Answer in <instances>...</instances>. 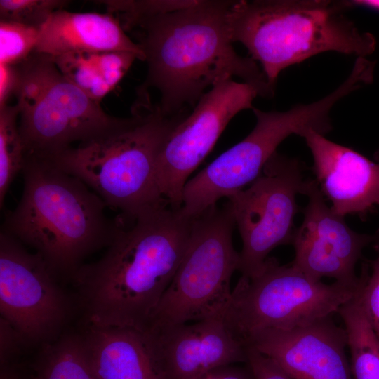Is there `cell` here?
I'll list each match as a JSON object with an SVG mask.
<instances>
[{"label": "cell", "mask_w": 379, "mask_h": 379, "mask_svg": "<svg viewBox=\"0 0 379 379\" xmlns=\"http://www.w3.org/2000/svg\"><path fill=\"white\" fill-rule=\"evenodd\" d=\"M106 6L107 12L119 17L121 24L135 18L168 12L191 5L194 0L180 1H100Z\"/></svg>", "instance_id": "cell-26"}, {"label": "cell", "mask_w": 379, "mask_h": 379, "mask_svg": "<svg viewBox=\"0 0 379 379\" xmlns=\"http://www.w3.org/2000/svg\"><path fill=\"white\" fill-rule=\"evenodd\" d=\"M30 379H98L81 334L63 333L42 345Z\"/></svg>", "instance_id": "cell-20"}, {"label": "cell", "mask_w": 379, "mask_h": 379, "mask_svg": "<svg viewBox=\"0 0 379 379\" xmlns=\"http://www.w3.org/2000/svg\"><path fill=\"white\" fill-rule=\"evenodd\" d=\"M235 227L228 201L192 218L184 256L145 330L223 317L239 265Z\"/></svg>", "instance_id": "cell-7"}, {"label": "cell", "mask_w": 379, "mask_h": 379, "mask_svg": "<svg viewBox=\"0 0 379 379\" xmlns=\"http://www.w3.org/2000/svg\"><path fill=\"white\" fill-rule=\"evenodd\" d=\"M197 379H255L247 363L232 364L215 368Z\"/></svg>", "instance_id": "cell-31"}, {"label": "cell", "mask_w": 379, "mask_h": 379, "mask_svg": "<svg viewBox=\"0 0 379 379\" xmlns=\"http://www.w3.org/2000/svg\"><path fill=\"white\" fill-rule=\"evenodd\" d=\"M354 91L353 84L345 80L324 98L286 111L265 112L253 107L256 123L251 132L187 180L182 192V214L193 218L217 205L221 198L244 189L258 178L289 135L302 137L310 130L323 135L331 132V111Z\"/></svg>", "instance_id": "cell-6"}, {"label": "cell", "mask_w": 379, "mask_h": 379, "mask_svg": "<svg viewBox=\"0 0 379 379\" xmlns=\"http://www.w3.org/2000/svg\"><path fill=\"white\" fill-rule=\"evenodd\" d=\"M53 58L60 73L97 102L112 91L100 70L95 53L72 52Z\"/></svg>", "instance_id": "cell-23"}, {"label": "cell", "mask_w": 379, "mask_h": 379, "mask_svg": "<svg viewBox=\"0 0 379 379\" xmlns=\"http://www.w3.org/2000/svg\"><path fill=\"white\" fill-rule=\"evenodd\" d=\"M345 1H233L227 21L232 41L242 44L275 88L286 68L334 51L358 58L371 54L375 37L349 19Z\"/></svg>", "instance_id": "cell-4"}, {"label": "cell", "mask_w": 379, "mask_h": 379, "mask_svg": "<svg viewBox=\"0 0 379 379\" xmlns=\"http://www.w3.org/2000/svg\"><path fill=\"white\" fill-rule=\"evenodd\" d=\"M304 195L308 203L301 225L295 230L292 266L310 279L330 277L352 286L360 284L355 267L374 235L358 233L326 204L315 180L308 178Z\"/></svg>", "instance_id": "cell-13"}, {"label": "cell", "mask_w": 379, "mask_h": 379, "mask_svg": "<svg viewBox=\"0 0 379 379\" xmlns=\"http://www.w3.org/2000/svg\"><path fill=\"white\" fill-rule=\"evenodd\" d=\"M302 138L312 153L315 180L331 201L332 211L364 220L379 206V162L313 130Z\"/></svg>", "instance_id": "cell-16"}, {"label": "cell", "mask_w": 379, "mask_h": 379, "mask_svg": "<svg viewBox=\"0 0 379 379\" xmlns=\"http://www.w3.org/2000/svg\"><path fill=\"white\" fill-rule=\"evenodd\" d=\"M23 192L2 232L35 251L57 277L72 279L89 255L108 247L120 225L104 201L48 159L25 155Z\"/></svg>", "instance_id": "cell-3"}, {"label": "cell", "mask_w": 379, "mask_h": 379, "mask_svg": "<svg viewBox=\"0 0 379 379\" xmlns=\"http://www.w3.org/2000/svg\"><path fill=\"white\" fill-rule=\"evenodd\" d=\"M57 278L38 253L1 231V317L25 343L53 341L70 317L72 300Z\"/></svg>", "instance_id": "cell-10"}, {"label": "cell", "mask_w": 379, "mask_h": 379, "mask_svg": "<svg viewBox=\"0 0 379 379\" xmlns=\"http://www.w3.org/2000/svg\"><path fill=\"white\" fill-rule=\"evenodd\" d=\"M40 29L13 22L0 21V65H15L34 51Z\"/></svg>", "instance_id": "cell-25"}, {"label": "cell", "mask_w": 379, "mask_h": 379, "mask_svg": "<svg viewBox=\"0 0 379 379\" xmlns=\"http://www.w3.org/2000/svg\"><path fill=\"white\" fill-rule=\"evenodd\" d=\"M159 379H197L221 366L247 362L246 347L222 317L142 332Z\"/></svg>", "instance_id": "cell-14"}, {"label": "cell", "mask_w": 379, "mask_h": 379, "mask_svg": "<svg viewBox=\"0 0 379 379\" xmlns=\"http://www.w3.org/2000/svg\"><path fill=\"white\" fill-rule=\"evenodd\" d=\"M305 169L302 161L276 152L247 189L227 198L242 239L241 276L253 277L274 248L292 244L296 196L304 194L307 182Z\"/></svg>", "instance_id": "cell-9"}, {"label": "cell", "mask_w": 379, "mask_h": 379, "mask_svg": "<svg viewBox=\"0 0 379 379\" xmlns=\"http://www.w3.org/2000/svg\"><path fill=\"white\" fill-rule=\"evenodd\" d=\"M347 336L353 379H379V339L361 301V288L338 311Z\"/></svg>", "instance_id": "cell-19"}, {"label": "cell", "mask_w": 379, "mask_h": 379, "mask_svg": "<svg viewBox=\"0 0 379 379\" xmlns=\"http://www.w3.org/2000/svg\"><path fill=\"white\" fill-rule=\"evenodd\" d=\"M347 2L350 8L360 6L379 11V0H354Z\"/></svg>", "instance_id": "cell-34"}, {"label": "cell", "mask_w": 379, "mask_h": 379, "mask_svg": "<svg viewBox=\"0 0 379 379\" xmlns=\"http://www.w3.org/2000/svg\"><path fill=\"white\" fill-rule=\"evenodd\" d=\"M357 286L337 281H315L292 265L267 258L253 277L241 276L232 291L223 321L244 345L253 334L267 330H288L337 314L357 292ZM245 346V345H244Z\"/></svg>", "instance_id": "cell-8"}, {"label": "cell", "mask_w": 379, "mask_h": 379, "mask_svg": "<svg viewBox=\"0 0 379 379\" xmlns=\"http://www.w3.org/2000/svg\"><path fill=\"white\" fill-rule=\"evenodd\" d=\"M18 80L15 65H0V107L7 105L8 99L14 95Z\"/></svg>", "instance_id": "cell-32"}, {"label": "cell", "mask_w": 379, "mask_h": 379, "mask_svg": "<svg viewBox=\"0 0 379 379\" xmlns=\"http://www.w3.org/2000/svg\"><path fill=\"white\" fill-rule=\"evenodd\" d=\"M16 105L0 107V206L16 175L22 171L25 149L19 131Z\"/></svg>", "instance_id": "cell-22"}, {"label": "cell", "mask_w": 379, "mask_h": 379, "mask_svg": "<svg viewBox=\"0 0 379 379\" xmlns=\"http://www.w3.org/2000/svg\"><path fill=\"white\" fill-rule=\"evenodd\" d=\"M142 107H136L125 124L111 133L48 158L128 220L170 206L159 187L157 161L169 135L186 117L164 116L157 105Z\"/></svg>", "instance_id": "cell-5"}, {"label": "cell", "mask_w": 379, "mask_h": 379, "mask_svg": "<svg viewBox=\"0 0 379 379\" xmlns=\"http://www.w3.org/2000/svg\"><path fill=\"white\" fill-rule=\"evenodd\" d=\"M35 51L53 57L72 52L128 51L145 61L140 46L108 12H54L40 29Z\"/></svg>", "instance_id": "cell-17"}, {"label": "cell", "mask_w": 379, "mask_h": 379, "mask_svg": "<svg viewBox=\"0 0 379 379\" xmlns=\"http://www.w3.org/2000/svg\"><path fill=\"white\" fill-rule=\"evenodd\" d=\"M244 345L272 359L293 379H353L347 333L333 315L292 329L255 333Z\"/></svg>", "instance_id": "cell-15"}, {"label": "cell", "mask_w": 379, "mask_h": 379, "mask_svg": "<svg viewBox=\"0 0 379 379\" xmlns=\"http://www.w3.org/2000/svg\"><path fill=\"white\" fill-rule=\"evenodd\" d=\"M192 218L171 206L120 225L105 255L72 277L86 324L142 332L184 256Z\"/></svg>", "instance_id": "cell-2"}, {"label": "cell", "mask_w": 379, "mask_h": 379, "mask_svg": "<svg viewBox=\"0 0 379 379\" xmlns=\"http://www.w3.org/2000/svg\"><path fill=\"white\" fill-rule=\"evenodd\" d=\"M375 158L377 159L379 161V150L376 152V154L375 155Z\"/></svg>", "instance_id": "cell-35"}, {"label": "cell", "mask_w": 379, "mask_h": 379, "mask_svg": "<svg viewBox=\"0 0 379 379\" xmlns=\"http://www.w3.org/2000/svg\"><path fill=\"white\" fill-rule=\"evenodd\" d=\"M0 379H25V375L17 366L1 368Z\"/></svg>", "instance_id": "cell-33"}, {"label": "cell", "mask_w": 379, "mask_h": 379, "mask_svg": "<svg viewBox=\"0 0 379 379\" xmlns=\"http://www.w3.org/2000/svg\"><path fill=\"white\" fill-rule=\"evenodd\" d=\"M69 3L65 0H1L0 21L41 29L55 11Z\"/></svg>", "instance_id": "cell-24"}, {"label": "cell", "mask_w": 379, "mask_h": 379, "mask_svg": "<svg viewBox=\"0 0 379 379\" xmlns=\"http://www.w3.org/2000/svg\"><path fill=\"white\" fill-rule=\"evenodd\" d=\"M1 366L12 364L13 357L18 354L20 347L24 344L21 336L13 326L4 319L1 317Z\"/></svg>", "instance_id": "cell-30"}, {"label": "cell", "mask_w": 379, "mask_h": 379, "mask_svg": "<svg viewBox=\"0 0 379 379\" xmlns=\"http://www.w3.org/2000/svg\"><path fill=\"white\" fill-rule=\"evenodd\" d=\"M82 335L98 379H159L142 332L87 324Z\"/></svg>", "instance_id": "cell-18"}, {"label": "cell", "mask_w": 379, "mask_h": 379, "mask_svg": "<svg viewBox=\"0 0 379 379\" xmlns=\"http://www.w3.org/2000/svg\"><path fill=\"white\" fill-rule=\"evenodd\" d=\"M232 1L194 0L187 7L121 25L134 32L147 65L137 104H149L148 92L154 88L160 94L161 113L175 117L198 102L207 88L233 77L253 86L259 96L273 97L275 88L256 62L234 49L227 21Z\"/></svg>", "instance_id": "cell-1"}, {"label": "cell", "mask_w": 379, "mask_h": 379, "mask_svg": "<svg viewBox=\"0 0 379 379\" xmlns=\"http://www.w3.org/2000/svg\"><path fill=\"white\" fill-rule=\"evenodd\" d=\"M373 235L372 244L378 256L367 260L370 270L361 288V301L368 320L379 339V229Z\"/></svg>", "instance_id": "cell-27"}, {"label": "cell", "mask_w": 379, "mask_h": 379, "mask_svg": "<svg viewBox=\"0 0 379 379\" xmlns=\"http://www.w3.org/2000/svg\"><path fill=\"white\" fill-rule=\"evenodd\" d=\"M257 96V90L247 83L221 81L203 94L192 113L172 131L157 161L159 187L172 208L182 206L189 176L212 150L232 119L253 108Z\"/></svg>", "instance_id": "cell-11"}, {"label": "cell", "mask_w": 379, "mask_h": 379, "mask_svg": "<svg viewBox=\"0 0 379 379\" xmlns=\"http://www.w3.org/2000/svg\"><path fill=\"white\" fill-rule=\"evenodd\" d=\"M15 66L18 80L14 95L21 115L35 106L60 72L51 55L36 51Z\"/></svg>", "instance_id": "cell-21"}, {"label": "cell", "mask_w": 379, "mask_h": 379, "mask_svg": "<svg viewBox=\"0 0 379 379\" xmlns=\"http://www.w3.org/2000/svg\"><path fill=\"white\" fill-rule=\"evenodd\" d=\"M127 118L107 114L100 103L61 73L27 113L19 115L25 155L51 158L121 126Z\"/></svg>", "instance_id": "cell-12"}, {"label": "cell", "mask_w": 379, "mask_h": 379, "mask_svg": "<svg viewBox=\"0 0 379 379\" xmlns=\"http://www.w3.org/2000/svg\"><path fill=\"white\" fill-rule=\"evenodd\" d=\"M95 58L102 77L112 88L120 82L138 56L128 51L95 53Z\"/></svg>", "instance_id": "cell-28"}, {"label": "cell", "mask_w": 379, "mask_h": 379, "mask_svg": "<svg viewBox=\"0 0 379 379\" xmlns=\"http://www.w3.org/2000/svg\"><path fill=\"white\" fill-rule=\"evenodd\" d=\"M247 364L255 379H293L270 357L255 349L246 346Z\"/></svg>", "instance_id": "cell-29"}]
</instances>
